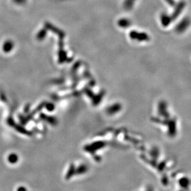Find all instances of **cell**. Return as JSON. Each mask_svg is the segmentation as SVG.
<instances>
[{
    "mask_svg": "<svg viewBox=\"0 0 191 191\" xmlns=\"http://www.w3.org/2000/svg\"><path fill=\"white\" fill-rule=\"evenodd\" d=\"M191 24V20L188 17H185L179 22L175 27L176 32L178 34L184 33Z\"/></svg>",
    "mask_w": 191,
    "mask_h": 191,
    "instance_id": "obj_1",
    "label": "cell"
},
{
    "mask_svg": "<svg viewBox=\"0 0 191 191\" xmlns=\"http://www.w3.org/2000/svg\"><path fill=\"white\" fill-rule=\"evenodd\" d=\"M158 113L160 116L168 119L170 114L167 111V104L165 101H160L158 104Z\"/></svg>",
    "mask_w": 191,
    "mask_h": 191,
    "instance_id": "obj_2",
    "label": "cell"
},
{
    "mask_svg": "<svg viewBox=\"0 0 191 191\" xmlns=\"http://www.w3.org/2000/svg\"><path fill=\"white\" fill-rule=\"evenodd\" d=\"M174 6H175L174 10L172 14L171 15L173 20L176 19L179 17V15L182 12L183 10L184 9V7L186 6V3L184 1H180L179 3H178V4H176Z\"/></svg>",
    "mask_w": 191,
    "mask_h": 191,
    "instance_id": "obj_3",
    "label": "cell"
},
{
    "mask_svg": "<svg viewBox=\"0 0 191 191\" xmlns=\"http://www.w3.org/2000/svg\"><path fill=\"white\" fill-rule=\"evenodd\" d=\"M131 37L132 39L138 40L140 42H144V41H148L150 39V37L149 35L145 32H137L135 31H133L131 33Z\"/></svg>",
    "mask_w": 191,
    "mask_h": 191,
    "instance_id": "obj_4",
    "label": "cell"
},
{
    "mask_svg": "<svg viewBox=\"0 0 191 191\" xmlns=\"http://www.w3.org/2000/svg\"><path fill=\"white\" fill-rule=\"evenodd\" d=\"M160 21H161V23L162 26L164 27H167L171 24V22L173 20L171 15L163 13L161 14V16H160Z\"/></svg>",
    "mask_w": 191,
    "mask_h": 191,
    "instance_id": "obj_5",
    "label": "cell"
},
{
    "mask_svg": "<svg viewBox=\"0 0 191 191\" xmlns=\"http://www.w3.org/2000/svg\"><path fill=\"white\" fill-rule=\"evenodd\" d=\"M135 0H127V3L126 5L128 8H131V7L132 6L133 3H134Z\"/></svg>",
    "mask_w": 191,
    "mask_h": 191,
    "instance_id": "obj_6",
    "label": "cell"
},
{
    "mask_svg": "<svg viewBox=\"0 0 191 191\" xmlns=\"http://www.w3.org/2000/svg\"><path fill=\"white\" fill-rule=\"evenodd\" d=\"M164 1L168 4H170L171 6H174L176 4V3L174 1V0H164Z\"/></svg>",
    "mask_w": 191,
    "mask_h": 191,
    "instance_id": "obj_7",
    "label": "cell"
}]
</instances>
